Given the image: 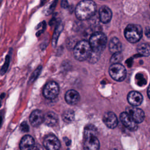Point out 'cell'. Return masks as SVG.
Returning <instances> with one entry per match:
<instances>
[{
  "label": "cell",
  "instance_id": "6da1fadb",
  "mask_svg": "<svg viewBox=\"0 0 150 150\" xmlns=\"http://www.w3.org/2000/svg\"><path fill=\"white\" fill-rule=\"evenodd\" d=\"M98 132L96 127L88 124L84 129L83 148L84 150H99L100 142L97 138Z\"/></svg>",
  "mask_w": 150,
  "mask_h": 150
},
{
  "label": "cell",
  "instance_id": "7a4b0ae2",
  "mask_svg": "<svg viewBox=\"0 0 150 150\" xmlns=\"http://www.w3.org/2000/svg\"><path fill=\"white\" fill-rule=\"evenodd\" d=\"M96 5L92 1H83L80 2L75 10L76 17L80 20H86L92 17L96 11Z\"/></svg>",
  "mask_w": 150,
  "mask_h": 150
},
{
  "label": "cell",
  "instance_id": "3957f363",
  "mask_svg": "<svg viewBox=\"0 0 150 150\" xmlns=\"http://www.w3.org/2000/svg\"><path fill=\"white\" fill-rule=\"evenodd\" d=\"M107 42V37L104 34L96 32L91 36L88 43L93 52L100 54L105 49Z\"/></svg>",
  "mask_w": 150,
  "mask_h": 150
},
{
  "label": "cell",
  "instance_id": "277c9868",
  "mask_svg": "<svg viewBox=\"0 0 150 150\" xmlns=\"http://www.w3.org/2000/svg\"><path fill=\"white\" fill-rule=\"evenodd\" d=\"M92 53V49L88 42L83 40L79 42L75 46L73 50L75 57L79 61L88 59Z\"/></svg>",
  "mask_w": 150,
  "mask_h": 150
},
{
  "label": "cell",
  "instance_id": "5b68a950",
  "mask_svg": "<svg viewBox=\"0 0 150 150\" xmlns=\"http://www.w3.org/2000/svg\"><path fill=\"white\" fill-rule=\"evenodd\" d=\"M124 35L129 42H137L142 37V29L139 25L129 24L124 30Z\"/></svg>",
  "mask_w": 150,
  "mask_h": 150
},
{
  "label": "cell",
  "instance_id": "8992f818",
  "mask_svg": "<svg viewBox=\"0 0 150 150\" xmlns=\"http://www.w3.org/2000/svg\"><path fill=\"white\" fill-rule=\"evenodd\" d=\"M110 76L117 82H122L126 77L127 71L125 67L120 64L112 65L109 68Z\"/></svg>",
  "mask_w": 150,
  "mask_h": 150
},
{
  "label": "cell",
  "instance_id": "52a82bcc",
  "mask_svg": "<svg viewBox=\"0 0 150 150\" xmlns=\"http://www.w3.org/2000/svg\"><path fill=\"white\" fill-rule=\"evenodd\" d=\"M59 93L58 84L53 81L49 82L44 87L43 94L48 99H53L56 98Z\"/></svg>",
  "mask_w": 150,
  "mask_h": 150
},
{
  "label": "cell",
  "instance_id": "ba28073f",
  "mask_svg": "<svg viewBox=\"0 0 150 150\" xmlns=\"http://www.w3.org/2000/svg\"><path fill=\"white\" fill-rule=\"evenodd\" d=\"M43 144L47 150H59L61 148L59 140L56 136L52 134L48 135L45 138Z\"/></svg>",
  "mask_w": 150,
  "mask_h": 150
},
{
  "label": "cell",
  "instance_id": "9c48e42d",
  "mask_svg": "<svg viewBox=\"0 0 150 150\" xmlns=\"http://www.w3.org/2000/svg\"><path fill=\"white\" fill-rule=\"evenodd\" d=\"M120 118L123 124L129 130L135 131L138 129L137 124L133 120L130 115L126 112L122 113L120 116Z\"/></svg>",
  "mask_w": 150,
  "mask_h": 150
},
{
  "label": "cell",
  "instance_id": "30bf717a",
  "mask_svg": "<svg viewBox=\"0 0 150 150\" xmlns=\"http://www.w3.org/2000/svg\"><path fill=\"white\" fill-rule=\"evenodd\" d=\"M127 110V112L126 113L130 115V117L137 124L141 123L144 121L145 118V114L141 109L134 107H128Z\"/></svg>",
  "mask_w": 150,
  "mask_h": 150
},
{
  "label": "cell",
  "instance_id": "8fae6325",
  "mask_svg": "<svg viewBox=\"0 0 150 150\" xmlns=\"http://www.w3.org/2000/svg\"><path fill=\"white\" fill-rule=\"evenodd\" d=\"M103 120L106 126L111 129L115 128L118 124L117 117L113 112L106 113L103 115Z\"/></svg>",
  "mask_w": 150,
  "mask_h": 150
},
{
  "label": "cell",
  "instance_id": "7c38bea8",
  "mask_svg": "<svg viewBox=\"0 0 150 150\" xmlns=\"http://www.w3.org/2000/svg\"><path fill=\"white\" fill-rule=\"evenodd\" d=\"M44 115L42 112L39 110L33 111L29 117V121L34 127H38L44 122Z\"/></svg>",
  "mask_w": 150,
  "mask_h": 150
},
{
  "label": "cell",
  "instance_id": "4fadbf2b",
  "mask_svg": "<svg viewBox=\"0 0 150 150\" xmlns=\"http://www.w3.org/2000/svg\"><path fill=\"white\" fill-rule=\"evenodd\" d=\"M127 99L129 103L133 107H137L140 105L142 102L143 97L141 93L138 92L133 91L129 93L127 96Z\"/></svg>",
  "mask_w": 150,
  "mask_h": 150
},
{
  "label": "cell",
  "instance_id": "5bb4252c",
  "mask_svg": "<svg viewBox=\"0 0 150 150\" xmlns=\"http://www.w3.org/2000/svg\"><path fill=\"white\" fill-rule=\"evenodd\" d=\"M35 145L34 138L29 135H26L22 137L19 144L21 150H31Z\"/></svg>",
  "mask_w": 150,
  "mask_h": 150
},
{
  "label": "cell",
  "instance_id": "9a60e30c",
  "mask_svg": "<svg viewBox=\"0 0 150 150\" xmlns=\"http://www.w3.org/2000/svg\"><path fill=\"white\" fill-rule=\"evenodd\" d=\"M112 18V12L107 6H102L99 10V18L102 22L107 24L109 22Z\"/></svg>",
  "mask_w": 150,
  "mask_h": 150
},
{
  "label": "cell",
  "instance_id": "2e32d148",
  "mask_svg": "<svg viewBox=\"0 0 150 150\" xmlns=\"http://www.w3.org/2000/svg\"><path fill=\"white\" fill-rule=\"evenodd\" d=\"M80 100V96L75 90H70L65 95V100L70 105L76 104Z\"/></svg>",
  "mask_w": 150,
  "mask_h": 150
},
{
  "label": "cell",
  "instance_id": "e0dca14e",
  "mask_svg": "<svg viewBox=\"0 0 150 150\" xmlns=\"http://www.w3.org/2000/svg\"><path fill=\"white\" fill-rule=\"evenodd\" d=\"M58 122L57 115L53 112L49 111L47 113L44 118V122L45 124L49 127L55 126Z\"/></svg>",
  "mask_w": 150,
  "mask_h": 150
},
{
  "label": "cell",
  "instance_id": "ac0fdd59",
  "mask_svg": "<svg viewBox=\"0 0 150 150\" xmlns=\"http://www.w3.org/2000/svg\"><path fill=\"white\" fill-rule=\"evenodd\" d=\"M109 50L113 54L121 52L122 49V45L121 42L120 41V40L114 37L111 39L109 42Z\"/></svg>",
  "mask_w": 150,
  "mask_h": 150
},
{
  "label": "cell",
  "instance_id": "d6986e66",
  "mask_svg": "<svg viewBox=\"0 0 150 150\" xmlns=\"http://www.w3.org/2000/svg\"><path fill=\"white\" fill-rule=\"evenodd\" d=\"M64 121L66 123H70L74 120L75 113L72 110H67L65 111L62 114Z\"/></svg>",
  "mask_w": 150,
  "mask_h": 150
},
{
  "label": "cell",
  "instance_id": "ffe728a7",
  "mask_svg": "<svg viewBox=\"0 0 150 150\" xmlns=\"http://www.w3.org/2000/svg\"><path fill=\"white\" fill-rule=\"evenodd\" d=\"M137 50L141 55L148 56L149 55V46L147 44H141L138 45Z\"/></svg>",
  "mask_w": 150,
  "mask_h": 150
},
{
  "label": "cell",
  "instance_id": "44dd1931",
  "mask_svg": "<svg viewBox=\"0 0 150 150\" xmlns=\"http://www.w3.org/2000/svg\"><path fill=\"white\" fill-rule=\"evenodd\" d=\"M10 61H11V56L10 55H7L6 56V59H5V62L3 65V66L1 67V69H0V75L1 76L4 75L10 66Z\"/></svg>",
  "mask_w": 150,
  "mask_h": 150
},
{
  "label": "cell",
  "instance_id": "7402d4cb",
  "mask_svg": "<svg viewBox=\"0 0 150 150\" xmlns=\"http://www.w3.org/2000/svg\"><path fill=\"white\" fill-rule=\"evenodd\" d=\"M123 59V55L121 52H118L116 53L113 54L111 59H110V62L113 64H119Z\"/></svg>",
  "mask_w": 150,
  "mask_h": 150
},
{
  "label": "cell",
  "instance_id": "603a6c76",
  "mask_svg": "<svg viewBox=\"0 0 150 150\" xmlns=\"http://www.w3.org/2000/svg\"><path fill=\"white\" fill-rule=\"evenodd\" d=\"M41 67L39 66L32 75L31 77H30L29 79V83H31L32 82H34L39 76V74L40 73V72H41Z\"/></svg>",
  "mask_w": 150,
  "mask_h": 150
},
{
  "label": "cell",
  "instance_id": "cb8c5ba5",
  "mask_svg": "<svg viewBox=\"0 0 150 150\" xmlns=\"http://www.w3.org/2000/svg\"><path fill=\"white\" fill-rule=\"evenodd\" d=\"M20 128H21V131L23 132L29 131V126H28L27 123L25 122H24L23 123H21V124L20 126Z\"/></svg>",
  "mask_w": 150,
  "mask_h": 150
},
{
  "label": "cell",
  "instance_id": "d4e9b609",
  "mask_svg": "<svg viewBox=\"0 0 150 150\" xmlns=\"http://www.w3.org/2000/svg\"><path fill=\"white\" fill-rule=\"evenodd\" d=\"M4 117V110H2L0 111V128H1L2 126Z\"/></svg>",
  "mask_w": 150,
  "mask_h": 150
},
{
  "label": "cell",
  "instance_id": "484cf974",
  "mask_svg": "<svg viewBox=\"0 0 150 150\" xmlns=\"http://www.w3.org/2000/svg\"><path fill=\"white\" fill-rule=\"evenodd\" d=\"M31 150H44L42 147L39 144H35Z\"/></svg>",
  "mask_w": 150,
  "mask_h": 150
},
{
  "label": "cell",
  "instance_id": "4316f807",
  "mask_svg": "<svg viewBox=\"0 0 150 150\" xmlns=\"http://www.w3.org/2000/svg\"><path fill=\"white\" fill-rule=\"evenodd\" d=\"M6 93H2L1 95H0V100H3V99H4L5 98V97H6Z\"/></svg>",
  "mask_w": 150,
  "mask_h": 150
},
{
  "label": "cell",
  "instance_id": "83f0119b",
  "mask_svg": "<svg viewBox=\"0 0 150 150\" xmlns=\"http://www.w3.org/2000/svg\"><path fill=\"white\" fill-rule=\"evenodd\" d=\"M147 32H145V33H146V35H147V36L148 37H149V28H147Z\"/></svg>",
  "mask_w": 150,
  "mask_h": 150
},
{
  "label": "cell",
  "instance_id": "f1b7e54d",
  "mask_svg": "<svg viewBox=\"0 0 150 150\" xmlns=\"http://www.w3.org/2000/svg\"><path fill=\"white\" fill-rule=\"evenodd\" d=\"M149 87H148V90H147V93H148V97L149 98Z\"/></svg>",
  "mask_w": 150,
  "mask_h": 150
},
{
  "label": "cell",
  "instance_id": "f546056e",
  "mask_svg": "<svg viewBox=\"0 0 150 150\" xmlns=\"http://www.w3.org/2000/svg\"><path fill=\"white\" fill-rule=\"evenodd\" d=\"M2 106V103H1V100H0V108Z\"/></svg>",
  "mask_w": 150,
  "mask_h": 150
},
{
  "label": "cell",
  "instance_id": "4dcf8cb0",
  "mask_svg": "<svg viewBox=\"0 0 150 150\" xmlns=\"http://www.w3.org/2000/svg\"><path fill=\"white\" fill-rule=\"evenodd\" d=\"M111 150H117V149H115V148H114V149H111Z\"/></svg>",
  "mask_w": 150,
  "mask_h": 150
}]
</instances>
